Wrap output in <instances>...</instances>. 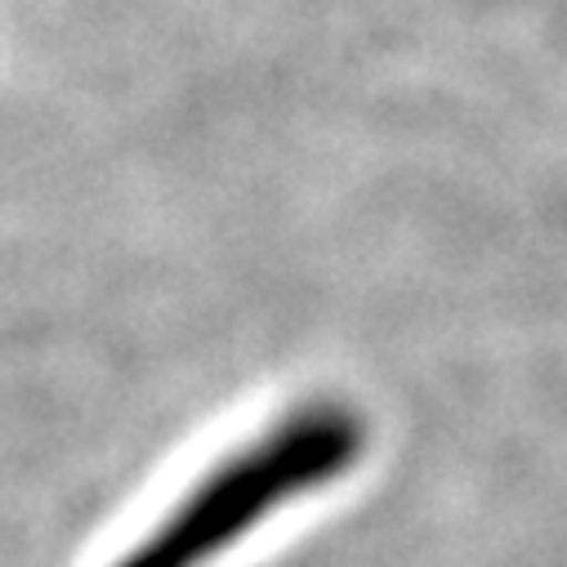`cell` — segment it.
Returning a JSON list of instances; mask_svg holds the SVG:
<instances>
[{
	"label": "cell",
	"instance_id": "6da1fadb",
	"mask_svg": "<svg viewBox=\"0 0 567 567\" xmlns=\"http://www.w3.org/2000/svg\"><path fill=\"white\" fill-rule=\"evenodd\" d=\"M367 420L340 398H313L206 465L107 567H210L241 536L367 456Z\"/></svg>",
	"mask_w": 567,
	"mask_h": 567
}]
</instances>
